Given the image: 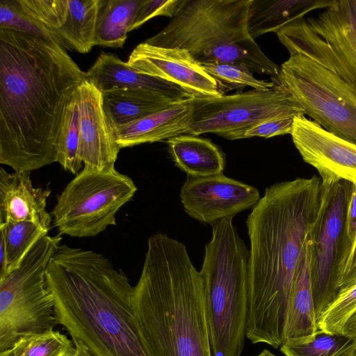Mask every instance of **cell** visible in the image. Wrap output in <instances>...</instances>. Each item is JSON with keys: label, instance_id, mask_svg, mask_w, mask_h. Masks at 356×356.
I'll return each mask as SVG.
<instances>
[{"label": "cell", "instance_id": "1", "mask_svg": "<svg viewBox=\"0 0 356 356\" xmlns=\"http://www.w3.org/2000/svg\"><path fill=\"white\" fill-rule=\"evenodd\" d=\"M86 79L60 44L0 27V163L31 172L56 162L66 108Z\"/></svg>", "mask_w": 356, "mask_h": 356}, {"label": "cell", "instance_id": "2", "mask_svg": "<svg viewBox=\"0 0 356 356\" xmlns=\"http://www.w3.org/2000/svg\"><path fill=\"white\" fill-rule=\"evenodd\" d=\"M322 197L316 176L274 184L246 220L250 285L246 337L274 348L285 341L295 273L316 221Z\"/></svg>", "mask_w": 356, "mask_h": 356}, {"label": "cell", "instance_id": "3", "mask_svg": "<svg viewBox=\"0 0 356 356\" xmlns=\"http://www.w3.org/2000/svg\"><path fill=\"white\" fill-rule=\"evenodd\" d=\"M46 279L58 324L93 356H152L137 325L134 286L103 254L60 245Z\"/></svg>", "mask_w": 356, "mask_h": 356}, {"label": "cell", "instance_id": "4", "mask_svg": "<svg viewBox=\"0 0 356 356\" xmlns=\"http://www.w3.org/2000/svg\"><path fill=\"white\" fill-rule=\"evenodd\" d=\"M133 305L152 356H212L202 275L183 243L149 238Z\"/></svg>", "mask_w": 356, "mask_h": 356}, {"label": "cell", "instance_id": "5", "mask_svg": "<svg viewBox=\"0 0 356 356\" xmlns=\"http://www.w3.org/2000/svg\"><path fill=\"white\" fill-rule=\"evenodd\" d=\"M251 0H181L168 24L143 42L188 50L200 64L245 66L278 80L280 69L248 31Z\"/></svg>", "mask_w": 356, "mask_h": 356}, {"label": "cell", "instance_id": "6", "mask_svg": "<svg viewBox=\"0 0 356 356\" xmlns=\"http://www.w3.org/2000/svg\"><path fill=\"white\" fill-rule=\"evenodd\" d=\"M232 219L211 225L200 270L212 356H241L246 337L250 251Z\"/></svg>", "mask_w": 356, "mask_h": 356}, {"label": "cell", "instance_id": "7", "mask_svg": "<svg viewBox=\"0 0 356 356\" xmlns=\"http://www.w3.org/2000/svg\"><path fill=\"white\" fill-rule=\"evenodd\" d=\"M61 239L43 236L19 266L0 280V352L23 337L54 330L58 324L46 270Z\"/></svg>", "mask_w": 356, "mask_h": 356}, {"label": "cell", "instance_id": "8", "mask_svg": "<svg viewBox=\"0 0 356 356\" xmlns=\"http://www.w3.org/2000/svg\"><path fill=\"white\" fill-rule=\"evenodd\" d=\"M136 191L134 181L115 168H83L57 197L54 225L60 234L95 236L116 225L115 215Z\"/></svg>", "mask_w": 356, "mask_h": 356}, {"label": "cell", "instance_id": "9", "mask_svg": "<svg viewBox=\"0 0 356 356\" xmlns=\"http://www.w3.org/2000/svg\"><path fill=\"white\" fill-rule=\"evenodd\" d=\"M279 81L315 122L356 144V87L300 52H291Z\"/></svg>", "mask_w": 356, "mask_h": 356}, {"label": "cell", "instance_id": "10", "mask_svg": "<svg viewBox=\"0 0 356 356\" xmlns=\"http://www.w3.org/2000/svg\"><path fill=\"white\" fill-rule=\"evenodd\" d=\"M275 81L268 90L253 89L219 97L191 95L182 101L191 110L186 134L210 133L227 140L243 139L249 129L264 121L305 115L284 85Z\"/></svg>", "mask_w": 356, "mask_h": 356}, {"label": "cell", "instance_id": "11", "mask_svg": "<svg viewBox=\"0 0 356 356\" xmlns=\"http://www.w3.org/2000/svg\"><path fill=\"white\" fill-rule=\"evenodd\" d=\"M277 35L289 53L307 56L356 87V0H334Z\"/></svg>", "mask_w": 356, "mask_h": 356}, {"label": "cell", "instance_id": "12", "mask_svg": "<svg viewBox=\"0 0 356 356\" xmlns=\"http://www.w3.org/2000/svg\"><path fill=\"white\" fill-rule=\"evenodd\" d=\"M316 221L310 233V273L317 321L339 293L338 264L352 184H322Z\"/></svg>", "mask_w": 356, "mask_h": 356}, {"label": "cell", "instance_id": "13", "mask_svg": "<svg viewBox=\"0 0 356 356\" xmlns=\"http://www.w3.org/2000/svg\"><path fill=\"white\" fill-rule=\"evenodd\" d=\"M180 198L189 216L212 225L252 208L261 197L254 186L220 173L202 177L187 176Z\"/></svg>", "mask_w": 356, "mask_h": 356}, {"label": "cell", "instance_id": "14", "mask_svg": "<svg viewBox=\"0 0 356 356\" xmlns=\"http://www.w3.org/2000/svg\"><path fill=\"white\" fill-rule=\"evenodd\" d=\"M291 135L302 159L317 170L322 184L344 180L356 185V144L328 132L305 115L294 118Z\"/></svg>", "mask_w": 356, "mask_h": 356}, {"label": "cell", "instance_id": "15", "mask_svg": "<svg viewBox=\"0 0 356 356\" xmlns=\"http://www.w3.org/2000/svg\"><path fill=\"white\" fill-rule=\"evenodd\" d=\"M127 63L134 70L174 83L192 95H223L216 81L185 49L142 42L134 49Z\"/></svg>", "mask_w": 356, "mask_h": 356}, {"label": "cell", "instance_id": "16", "mask_svg": "<svg viewBox=\"0 0 356 356\" xmlns=\"http://www.w3.org/2000/svg\"><path fill=\"white\" fill-rule=\"evenodd\" d=\"M77 94L81 111L79 159L84 168L114 169L120 148L104 113L102 92L86 79Z\"/></svg>", "mask_w": 356, "mask_h": 356}, {"label": "cell", "instance_id": "17", "mask_svg": "<svg viewBox=\"0 0 356 356\" xmlns=\"http://www.w3.org/2000/svg\"><path fill=\"white\" fill-rule=\"evenodd\" d=\"M49 188H35L30 172H8L0 168V224L33 222L47 231L51 216L47 212Z\"/></svg>", "mask_w": 356, "mask_h": 356}, {"label": "cell", "instance_id": "18", "mask_svg": "<svg viewBox=\"0 0 356 356\" xmlns=\"http://www.w3.org/2000/svg\"><path fill=\"white\" fill-rule=\"evenodd\" d=\"M86 77L102 92L118 88L145 89L163 94L178 102L192 95L174 83L140 73L115 54L104 51L86 72Z\"/></svg>", "mask_w": 356, "mask_h": 356}, {"label": "cell", "instance_id": "19", "mask_svg": "<svg viewBox=\"0 0 356 356\" xmlns=\"http://www.w3.org/2000/svg\"><path fill=\"white\" fill-rule=\"evenodd\" d=\"M191 110L183 102L129 124L113 128L115 141L120 149L154 143L186 134Z\"/></svg>", "mask_w": 356, "mask_h": 356}, {"label": "cell", "instance_id": "20", "mask_svg": "<svg viewBox=\"0 0 356 356\" xmlns=\"http://www.w3.org/2000/svg\"><path fill=\"white\" fill-rule=\"evenodd\" d=\"M318 332V321L310 273L309 236L292 285L287 309L285 340H309L314 337Z\"/></svg>", "mask_w": 356, "mask_h": 356}, {"label": "cell", "instance_id": "21", "mask_svg": "<svg viewBox=\"0 0 356 356\" xmlns=\"http://www.w3.org/2000/svg\"><path fill=\"white\" fill-rule=\"evenodd\" d=\"M102 97L112 128L135 122L178 102L159 92L138 88L113 89L102 92Z\"/></svg>", "mask_w": 356, "mask_h": 356}, {"label": "cell", "instance_id": "22", "mask_svg": "<svg viewBox=\"0 0 356 356\" xmlns=\"http://www.w3.org/2000/svg\"><path fill=\"white\" fill-rule=\"evenodd\" d=\"M333 1L251 0L248 31L255 40L268 33H278L284 27L303 19L307 13L328 7Z\"/></svg>", "mask_w": 356, "mask_h": 356}, {"label": "cell", "instance_id": "23", "mask_svg": "<svg viewBox=\"0 0 356 356\" xmlns=\"http://www.w3.org/2000/svg\"><path fill=\"white\" fill-rule=\"evenodd\" d=\"M168 149L177 167L188 176L202 177L222 173L225 155L210 140L181 134L167 140Z\"/></svg>", "mask_w": 356, "mask_h": 356}, {"label": "cell", "instance_id": "24", "mask_svg": "<svg viewBox=\"0 0 356 356\" xmlns=\"http://www.w3.org/2000/svg\"><path fill=\"white\" fill-rule=\"evenodd\" d=\"M99 0H69L65 23L54 31L67 50L86 54L96 44Z\"/></svg>", "mask_w": 356, "mask_h": 356}, {"label": "cell", "instance_id": "25", "mask_svg": "<svg viewBox=\"0 0 356 356\" xmlns=\"http://www.w3.org/2000/svg\"><path fill=\"white\" fill-rule=\"evenodd\" d=\"M140 3L141 0H99L96 44L122 47Z\"/></svg>", "mask_w": 356, "mask_h": 356}, {"label": "cell", "instance_id": "26", "mask_svg": "<svg viewBox=\"0 0 356 356\" xmlns=\"http://www.w3.org/2000/svg\"><path fill=\"white\" fill-rule=\"evenodd\" d=\"M80 122L81 111L76 91L66 108L56 144V162L74 175L79 172L82 166L79 159Z\"/></svg>", "mask_w": 356, "mask_h": 356}, {"label": "cell", "instance_id": "27", "mask_svg": "<svg viewBox=\"0 0 356 356\" xmlns=\"http://www.w3.org/2000/svg\"><path fill=\"white\" fill-rule=\"evenodd\" d=\"M280 350L285 356H356V338L318 332L309 340L286 339Z\"/></svg>", "mask_w": 356, "mask_h": 356}, {"label": "cell", "instance_id": "28", "mask_svg": "<svg viewBox=\"0 0 356 356\" xmlns=\"http://www.w3.org/2000/svg\"><path fill=\"white\" fill-rule=\"evenodd\" d=\"M48 231L30 221L0 224V240L6 252V270L3 279L17 268L26 253Z\"/></svg>", "mask_w": 356, "mask_h": 356}, {"label": "cell", "instance_id": "29", "mask_svg": "<svg viewBox=\"0 0 356 356\" xmlns=\"http://www.w3.org/2000/svg\"><path fill=\"white\" fill-rule=\"evenodd\" d=\"M13 356H72L74 346L58 330L22 337L12 348Z\"/></svg>", "mask_w": 356, "mask_h": 356}, {"label": "cell", "instance_id": "30", "mask_svg": "<svg viewBox=\"0 0 356 356\" xmlns=\"http://www.w3.org/2000/svg\"><path fill=\"white\" fill-rule=\"evenodd\" d=\"M202 66L216 81L221 92L222 89H243L248 86L254 90H268L276 85L274 80L268 81L257 79L245 66L232 64H204Z\"/></svg>", "mask_w": 356, "mask_h": 356}, {"label": "cell", "instance_id": "31", "mask_svg": "<svg viewBox=\"0 0 356 356\" xmlns=\"http://www.w3.org/2000/svg\"><path fill=\"white\" fill-rule=\"evenodd\" d=\"M68 1L15 0V2L26 16L54 33L65 22Z\"/></svg>", "mask_w": 356, "mask_h": 356}, {"label": "cell", "instance_id": "32", "mask_svg": "<svg viewBox=\"0 0 356 356\" xmlns=\"http://www.w3.org/2000/svg\"><path fill=\"white\" fill-rule=\"evenodd\" d=\"M356 312V284L340 292L318 321V332L342 334L348 319Z\"/></svg>", "mask_w": 356, "mask_h": 356}, {"label": "cell", "instance_id": "33", "mask_svg": "<svg viewBox=\"0 0 356 356\" xmlns=\"http://www.w3.org/2000/svg\"><path fill=\"white\" fill-rule=\"evenodd\" d=\"M0 27L28 33L62 45L54 33L26 16L15 0H0Z\"/></svg>", "mask_w": 356, "mask_h": 356}, {"label": "cell", "instance_id": "34", "mask_svg": "<svg viewBox=\"0 0 356 356\" xmlns=\"http://www.w3.org/2000/svg\"><path fill=\"white\" fill-rule=\"evenodd\" d=\"M356 245V185L352 184L344 221L338 264L339 286L347 270Z\"/></svg>", "mask_w": 356, "mask_h": 356}, {"label": "cell", "instance_id": "35", "mask_svg": "<svg viewBox=\"0 0 356 356\" xmlns=\"http://www.w3.org/2000/svg\"><path fill=\"white\" fill-rule=\"evenodd\" d=\"M180 2L181 0H141L129 31L138 29L155 17L163 16L172 19Z\"/></svg>", "mask_w": 356, "mask_h": 356}, {"label": "cell", "instance_id": "36", "mask_svg": "<svg viewBox=\"0 0 356 356\" xmlns=\"http://www.w3.org/2000/svg\"><path fill=\"white\" fill-rule=\"evenodd\" d=\"M293 120V117H286L264 121L249 129L245 134V138L255 136L268 138L276 136L291 134Z\"/></svg>", "mask_w": 356, "mask_h": 356}, {"label": "cell", "instance_id": "37", "mask_svg": "<svg viewBox=\"0 0 356 356\" xmlns=\"http://www.w3.org/2000/svg\"><path fill=\"white\" fill-rule=\"evenodd\" d=\"M355 284H356V245L350 264L340 281L339 293Z\"/></svg>", "mask_w": 356, "mask_h": 356}, {"label": "cell", "instance_id": "38", "mask_svg": "<svg viewBox=\"0 0 356 356\" xmlns=\"http://www.w3.org/2000/svg\"><path fill=\"white\" fill-rule=\"evenodd\" d=\"M341 333L356 338V312L346 322Z\"/></svg>", "mask_w": 356, "mask_h": 356}, {"label": "cell", "instance_id": "39", "mask_svg": "<svg viewBox=\"0 0 356 356\" xmlns=\"http://www.w3.org/2000/svg\"><path fill=\"white\" fill-rule=\"evenodd\" d=\"M74 345V353L72 356H93L88 348L81 341L72 339Z\"/></svg>", "mask_w": 356, "mask_h": 356}, {"label": "cell", "instance_id": "40", "mask_svg": "<svg viewBox=\"0 0 356 356\" xmlns=\"http://www.w3.org/2000/svg\"><path fill=\"white\" fill-rule=\"evenodd\" d=\"M255 356H277L268 349L263 350L259 354Z\"/></svg>", "mask_w": 356, "mask_h": 356}, {"label": "cell", "instance_id": "41", "mask_svg": "<svg viewBox=\"0 0 356 356\" xmlns=\"http://www.w3.org/2000/svg\"><path fill=\"white\" fill-rule=\"evenodd\" d=\"M0 356H13L12 348L1 351Z\"/></svg>", "mask_w": 356, "mask_h": 356}]
</instances>
